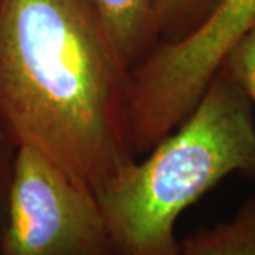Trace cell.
I'll list each match as a JSON object with an SVG mask.
<instances>
[{
    "mask_svg": "<svg viewBox=\"0 0 255 255\" xmlns=\"http://www.w3.org/2000/svg\"><path fill=\"white\" fill-rule=\"evenodd\" d=\"M129 73L90 0H0V125L95 193L135 160Z\"/></svg>",
    "mask_w": 255,
    "mask_h": 255,
    "instance_id": "obj_1",
    "label": "cell"
},
{
    "mask_svg": "<svg viewBox=\"0 0 255 255\" xmlns=\"http://www.w3.org/2000/svg\"><path fill=\"white\" fill-rule=\"evenodd\" d=\"M145 155L95 193L101 211L118 255H180L183 211L231 174L255 177L254 107L220 68L189 117Z\"/></svg>",
    "mask_w": 255,
    "mask_h": 255,
    "instance_id": "obj_2",
    "label": "cell"
},
{
    "mask_svg": "<svg viewBox=\"0 0 255 255\" xmlns=\"http://www.w3.org/2000/svg\"><path fill=\"white\" fill-rule=\"evenodd\" d=\"M0 255H118L95 191L31 146H17Z\"/></svg>",
    "mask_w": 255,
    "mask_h": 255,
    "instance_id": "obj_3",
    "label": "cell"
},
{
    "mask_svg": "<svg viewBox=\"0 0 255 255\" xmlns=\"http://www.w3.org/2000/svg\"><path fill=\"white\" fill-rule=\"evenodd\" d=\"M255 27V0H220L187 36L156 47L150 68L164 91L184 102L203 95L227 54Z\"/></svg>",
    "mask_w": 255,
    "mask_h": 255,
    "instance_id": "obj_4",
    "label": "cell"
},
{
    "mask_svg": "<svg viewBox=\"0 0 255 255\" xmlns=\"http://www.w3.org/2000/svg\"><path fill=\"white\" fill-rule=\"evenodd\" d=\"M119 60L130 71L153 47L152 0H90Z\"/></svg>",
    "mask_w": 255,
    "mask_h": 255,
    "instance_id": "obj_5",
    "label": "cell"
},
{
    "mask_svg": "<svg viewBox=\"0 0 255 255\" xmlns=\"http://www.w3.org/2000/svg\"><path fill=\"white\" fill-rule=\"evenodd\" d=\"M180 250L182 255H255V199H248L230 221L184 238Z\"/></svg>",
    "mask_w": 255,
    "mask_h": 255,
    "instance_id": "obj_6",
    "label": "cell"
},
{
    "mask_svg": "<svg viewBox=\"0 0 255 255\" xmlns=\"http://www.w3.org/2000/svg\"><path fill=\"white\" fill-rule=\"evenodd\" d=\"M220 0H152L156 46L187 36L209 16Z\"/></svg>",
    "mask_w": 255,
    "mask_h": 255,
    "instance_id": "obj_7",
    "label": "cell"
},
{
    "mask_svg": "<svg viewBox=\"0 0 255 255\" xmlns=\"http://www.w3.org/2000/svg\"><path fill=\"white\" fill-rule=\"evenodd\" d=\"M221 68L246 91L255 110V27L231 48Z\"/></svg>",
    "mask_w": 255,
    "mask_h": 255,
    "instance_id": "obj_8",
    "label": "cell"
},
{
    "mask_svg": "<svg viewBox=\"0 0 255 255\" xmlns=\"http://www.w3.org/2000/svg\"><path fill=\"white\" fill-rule=\"evenodd\" d=\"M16 152H17V143L7 133V130L0 125V240L6 223L10 182H11Z\"/></svg>",
    "mask_w": 255,
    "mask_h": 255,
    "instance_id": "obj_9",
    "label": "cell"
},
{
    "mask_svg": "<svg viewBox=\"0 0 255 255\" xmlns=\"http://www.w3.org/2000/svg\"><path fill=\"white\" fill-rule=\"evenodd\" d=\"M180 255H182V254H180Z\"/></svg>",
    "mask_w": 255,
    "mask_h": 255,
    "instance_id": "obj_10",
    "label": "cell"
}]
</instances>
